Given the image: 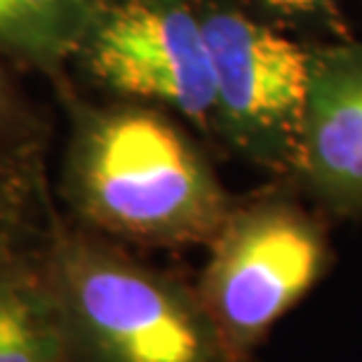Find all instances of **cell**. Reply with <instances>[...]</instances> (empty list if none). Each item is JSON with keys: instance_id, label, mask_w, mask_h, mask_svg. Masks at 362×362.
Here are the masks:
<instances>
[{"instance_id": "6da1fadb", "label": "cell", "mask_w": 362, "mask_h": 362, "mask_svg": "<svg viewBox=\"0 0 362 362\" xmlns=\"http://www.w3.org/2000/svg\"><path fill=\"white\" fill-rule=\"evenodd\" d=\"M74 223L120 245H209L230 200L205 156L148 104L78 106L62 172Z\"/></svg>"}, {"instance_id": "7a4b0ae2", "label": "cell", "mask_w": 362, "mask_h": 362, "mask_svg": "<svg viewBox=\"0 0 362 362\" xmlns=\"http://www.w3.org/2000/svg\"><path fill=\"white\" fill-rule=\"evenodd\" d=\"M40 255L66 362H230L198 289L47 214Z\"/></svg>"}, {"instance_id": "3957f363", "label": "cell", "mask_w": 362, "mask_h": 362, "mask_svg": "<svg viewBox=\"0 0 362 362\" xmlns=\"http://www.w3.org/2000/svg\"><path fill=\"white\" fill-rule=\"evenodd\" d=\"M327 266L322 228L280 195L230 205L209 240L198 282L230 362H250L275 322L294 308Z\"/></svg>"}, {"instance_id": "277c9868", "label": "cell", "mask_w": 362, "mask_h": 362, "mask_svg": "<svg viewBox=\"0 0 362 362\" xmlns=\"http://www.w3.org/2000/svg\"><path fill=\"white\" fill-rule=\"evenodd\" d=\"M214 78L212 127L250 163L296 170L310 54L223 0H198Z\"/></svg>"}, {"instance_id": "5b68a950", "label": "cell", "mask_w": 362, "mask_h": 362, "mask_svg": "<svg viewBox=\"0 0 362 362\" xmlns=\"http://www.w3.org/2000/svg\"><path fill=\"white\" fill-rule=\"evenodd\" d=\"M76 59L125 101L212 127L214 78L198 0H108Z\"/></svg>"}, {"instance_id": "8992f818", "label": "cell", "mask_w": 362, "mask_h": 362, "mask_svg": "<svg viewBox=\"0 0 362 362\" xmlns=\"http://www.w3.org/2000/svg\"><path fill=\"white\" fill-rule=\"evenodd\" d=\"M294 175L337 214L362 212V42L310 54Z\"/></svg>"}, {"instance_id": "52a82bcc", "label": "cell", "mask_w": 362, "mask_h": 362, "mask_svg": "<svg viewBox=\"0 0 362 362\" xmlns=\"http://www.w3.org/2000/svg\"><path fill=\"white\" fill-rule=\"evenodd\" d=\"M40 238L0 259V362H66Z\"/></svg>"}, {"instance_id": "ba28073f", "label": "cell", "mask_w": 362, "mask_h": 362, "mask_svg": "<svg viewBox=\"0 0 362 362\" xmlns=\"http://www.w3.org/2000/svg\"><path fill=\"white\" fill-rule=\"evenodd\" d=\"M108 0H0V54L54 76L74 59Z\"/></svg>"}, {"instance_id": "9c48e42d", "label": "cell", "mask_w": 362, "mask_h": 362, "mask_svg": "<svg viewBox=\"0 0 362 362\" xmlns=\"http://www.w3.org/2000/svg\"><path fill=\"white\" fill-rule=\"evenodd\" d=\"M49 214L38 146L12 141L0 146V259L33 245Z\"/></svg>"}, {"instance_id": "30bf717a", "label": "cell", "mask_w": 362, "mask_h": 362, "mask_svg": "<svg viewBox=\"0 0 362 362\" xmlns=\"http://www.w3.org/2000/svg\"><path fill=\"white\" fill-rule=\"evenodd\" d=\"M17 125H19L17 94H14L10 78H7L5 71L0 69V146H3V144L19 141V139H14Z\"/></svg>"}, {"instance_id": "8fae6325", "label": "cell", "mask_w": 362, "mask_h": 362, "mask_svg": "<svg viewBox=\"0 0 362 362\" xmlns=\"http://www.w3.org/2000/svg\"><path fill=\"white\" fill-rule=\"evenodd\" d=\"M264 3L285 14H320L329 10L334 0H264Z\"/></svg>"}]
</instances>
